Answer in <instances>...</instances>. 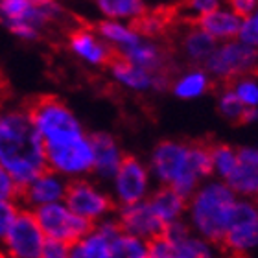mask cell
<instances>
[{
    "mask_svg": "<svg viewBox=\"0 0 258 258\" xmlns=\"http://www.w3.org/2000/svg\"><path fill=\"white\" fill-rule=\"evenodd\" d=\"M0 164L21 190L48 170L44 142L26 109L0 113Z\"/></svg>",
    "mask_w": 258,
    "mask_h": 258,
    "instance_id": "cell-1",
    "label": "cell"
},
{
    "mask_svg": "<svg viewBox=\"0 0 258 258\" xmlns=\"http://www.w3.org/2000/svg\"><path fill=\"white\" fill-rule=\"evenodd\" d=\"M150 173L162 186H170L184 199H190L201 186V181L212 175L210 148L164 140L151 153Z\"/></svg>",
    "mask_w": 258,
    "mask_h": 258,
    "instance_id": "cell-2",
    "label": "cell"
},
{
    "mask_svg": "<svg viewBox=\"0 0 258 258\" xmlns=\"http://www.w3.org/2000/svg\"><path fill=\"white\" fill-rule=\"evenodd\" d=\"M238 196L225 181L201 183L196 194L188 199V223L194 234L210 243H223L238 203Z\"/></svg>",
    "mask_w": 258,
    "mask_h": 258,
    "instance_id": "cell-3",
    "label": "cell"
},
{
    "mask_svg": "<svg viewBox=\"0 0 258 258\" xmlns=\"http://www.w3.org/2000/svg\"><path fill=\"white\" fill-rule=\"evenodd\" d=\"M44 146L63 144L85 135L83 125L69 105L55 96H39L26 107Z\"/></svg>",
    "mask_w": 258,
    "mask_h": 258,
    "instance_id": "cell-4",
    "label": "cell"
},
{
    "mask_svg": "<svg viewBox=\"0 0 258 258\" xmlns=\"http://www.w3.org/2000/svg\"><path fill=\"white\" fill-rule=\"evenodd\" d=\"M48 170L64 177L67 181L83 179V175L94 170V151H92L91 137L69 140L63 144L44 146Z\"/></svg>",
    "mask_w": 258,
    "mask_h": 258,
    "instance_id": "cell-5",
    "label": "cell"
},
{
    "mask_svg": "<svg viewBox=\"0 0 258 258\" xmlns=\"http://www.w3.org/2000/svg\"><path fill=\"white\" fill-rule=\"evenodd\" d=\"M258 64V50L251 48L242 41H227L220 43L214 54L205 63V70L216 80H238L249 76Z\"/></svg>",
    "mask_w": 258,
    "mask_h": 258,
    "instance_id": "cell-6",
    "label": "cell"
},
{
    "mask_svg": "<svg viewBox=\"0 0 258 258\" xmlns=\"http://www.w3.org/2000/svg\"><path fill=\"white\" fill-rule=\"evenodd\" d=\"M33 214L46 240H57L69 245L81 240L92 229V223L74 214L64 201L39 207L33 210Z\"/></svg>",
    "mask_w": 258,
    "mask_h": 258,
    "instance_id": "cell-7",
    "label": "cell"
},
{
    "mask_svg": "<svg viewBox=\"0 0 258 258\" xmlns=\"http://www.w3.org/2000/svg\"><path fill=\"white\" fill-rule=\"evenodd\" d=\"M44 236L33 210H21L10 232L2 240V251L8 258H41Z\"/></svg>",
    "mask_w": 258,
    "mask_h": 258,
    "instance_id": "cell-8",
    "label": "cell"
},
{
    "mask_svg": "<svg viewBox=\"0 0 258 258\" xmlns=\"http://www.w3.org/2000/svg\"><path fill=\"white\" fill-rule=\"evenodd\" d=\"M64 203L69 209L89 223L107 220L109 212L113 210V199L107 192L98 188L96 184L87 179L70 181Z\"/></svg>",
    "mask_w": 258,
    "mask_h": 258,
    "instance_id": "cell-9",
    "label": "cell"
},
{
    "mask_svg": "<svg viewBox=\"0 0 258 258\" xmlns=\"http://www.w3.org/2000/svg\"><path fill=\"white\" fill-rule=\"evenodd\" d=\"M231 253L249 254L258 251V203L253 199H238L232 223L223 240Z\"/></svg>",
    "mask_w": 258,
    "mask_h": 258,
    "instance_id": "cell-10",
    "label": "cell"
},
{
    "mask_svg": "<svg viewBox=\"0 0 258 258\" xmlns=\"http://www.w3.org/2000/svg\"><path fill=\"white\" fill-rule=\"evenodd\" d=\"M151 173L137 157H125L113 179V194L122 207L146 201L150 198Z\"/></svg>",
    "mask_w": 258,
    "mask_h": 258,
    "instance_id": "cell-11",
    "label": "cell"
},
{
    "mask_svg": "<svg viewBox=\"0 0 258 258\" xmlns=\"http://www.w3.org/2000/svg\"><path fill=\"white\" fill-rule=\"evenodd\" d=\"M118 225L124 234L140 238L144 242H151L155 238H161L166 231V225L162 223L151 210L148 199L135 205H125L118 212Z\"/></svg>",
    "mask_w": 258,
    "mask_h": 258,
    "instance_id": "cell-12",
    "label": "cell"
},
{
    "mask_svg": "<svg viewBox=\"0 0 258 258\" xmlns=\"http://www.w3.org/2000/svg\"><path fill=\"white\" fill-rule=\"evenodd\" d=\"M120 234L122 229L116 220L100 221L81 240L70 245V258H109L113 242Z\"/></svg>",
    "mask_w": 258,
    "mask_h": 258,
    "instance_id": "cell-13",
    "label": "cell"
},
{
    "mask_svg": "<svg viewBox=\"0 0 258 258\" xmlns=\"http://www.w3.org/2000/svg\"><path fill=\"white\" fill-rule=\"evenodd\" d=\"M69 183L70 181L57 175L55 172L46 170L39 177L33 179L26 188H22L21 196L26 201V205H30L32 210H35L39 207H46V205L64 201V196H67V190H69Z\"/></svg>",
    "mask_w": 258,
    "mask_h": 258,
    "instance_id": "cell-14",
    "label": "cell"
},
{
    "mask_svg": "<svg viewBox=\"0 0 258 258\" xmlns=\"http://www.w3.org/2000/svg\"><path fill=\"white\" fill-rule=\"evenodd\" d=\"M162 236L172 243L173 258H214V243L194 234L186 221H177L166 227Z\"/></svg>",
    "mask_w": 258,
    "mask_h": 258,
    "instance_id": "cell-15",
    "label": "cell"
},
{
    "mask_svg": "<svg viewBox=\"0 0 258 258\" xmlns=\"http://www.w3.org/2000/svg\"><path fill=\"white\" fill-rule=\"evenodd\" d=\"M109 69L113 72L114 80L118 81L120 85L131 89V91H150V89L164 91L170 85L168 72L151 74L148 70L140 69L137 64H131L124 57H120L118 52H116V57L113 59V63L109 64Z\"/></svg>",
    "mask_w": 258,
    "mask_h": 258,
    "instance_id": "cell-16",
    "label": "cell"
},
{
    "mask_svg": "<svg viewBox=\"0 0 258 258\" xmlns=\"http://www.w3.org/2000/svg\"><path fill=\"white\" fill-rule=\"evenodd\" d=\"M69 46L78 57L91 64H111L116 57V50L107 46L89 28H74L69 35Z\"/></svg>",
    "mask_w": 258,
    "mask_h": 258,
    "instance_id": "cell-17",
    "label": "cell"
},
{
    "mask_svg": "<svg viewBox=\"0 0 258 258\" xmlns=\"http://www.w3.org/2000/svg\"><path fill=\"white\" fill-rule=\"evenodd\" d=\"M91 142L92 151H94V170L92 172L103 181H113L125 159L122 155L118 142L109 133L91 135Z\"/></svg>",
    "mask_w": 258,
    "mask_h": 258,
    "instance_id": "cell-18",
    "label": "cell"
},
{
    "mask_svg": "<svg viewBox=\"0 0 258 258\" xmlns=\"http://www.w3.org/2000/svg\"><path fill=\"white\" fill-rule=\"evenodd\" d=\"M116 52H118L120 57H124V59L129 61L131 64H137L140 69L148 70L151 74L168 72L166 52L155 43H150V41H142V39H140L139 43L133 44V46L120 48V50H116Z\"/></svg>",
    "mask_w": 258,
    "mask_h": 258,
    "instance_id": "cell-19",
    "label": "cell"
},
{
    "mask_svg": "<svg viewBox=\"0 0 258 258\" xmlns=\"http://www.w3.org/2000/svg\"><path fill=\"white\" fill-rule=\"evenodd\" d=\"M148 203L157 218L166 227L183 221V216L188 210V199H184L181 194H177L170 186H162V188L155 190L148 198Z\"/></svg>",
    "mask_w": 258,
    "mask_h": 258,
    "instance_id": "cell-20",
    "label": "cell"
},
{
    "mask_svg": "<svg viewBox=\"0 0 258 258\" xmlns=\"http://www.w3.org/2000/svg\"><path fill=\"white\" fill-rule=\"evenodd\" d=\"M242 17H238L232 10L221 6L214 13L199 19L198 26L205 30L212 39H216L218 43H227V41L238 39L240 30H242Z\"/></svg>",
    "mask_w": 258,
    "mask_h": 258,
    "instance_id": "cell-21",
    "label": "cell"
},
{
    "mask_svg": "<svg viewBox=\"0 0 258 258\" xmlns=\"http://www.w3.org/2000/svg\"><path fill=\"white\" fill-rule=\"evenodd\" d=\"M218 41L212 39L209 33L201 30L199 26L188 28L181 37V50H183L184 57L192 63H207L209 57L214 54L218 48Z\"/></svg>",
    "mask_w": 258,
    "mask_h": 258,
    "instance_id": "cell-22",
    "label": "cell"
},
{
    "mask_svg": "<svg viewBox=\"0 0 258 258\" xmlns=\"http://www.w3.org/2000/svg\"><path fill=\"white\" fill-rule=\"evenodd\" d=\"M210 89V76L205 69H190L172 83L173 94L181 100H196Z\"/></svg>",
    "mask_w": 258,
    "mask_h": 258,
    "instance_id": "cell-23",
    "label": "cell"
},
{
    "mask_svg": "<svg viewBox=\"0 0 258 258\" xmlns=\"http://www.w3.org/2000/svg\"><path fill=\"white\" fill-rule=\"evenodd\" d=\"M231 190L242 199H258V168L240 162L232 175L225 181Z\"/></svg>",
    "mask_w": 258,
    "mask_h": 258,
    "instance_id": "cell-24",
    "label": "cell"
},
{
    "mask_svg": "<svg viewBox=\"0 0 258 258\" xmlns=\"http://www.w3.org/2000/svg\"><path fill=\"white\" fill-rule=\"evenodd\" d=\"M98 8L109 21L131 19L137 21L146 13L144 0H96Z\"/></svg>",
    "mask_w": 258,
    "mask_h": 258,
    "instance_id": "cell-25",
    "label": "cell"
},
{
    "mask_svg": "<svg viewBox=\"0 0 258 258\" xmlns=\"http://www.w3.org/2000/svg\"><path fill=\"white\" fill-rule=\"evenodd\" d=\"M96 32L102 35L105 41L120 48L133 46L140 41V35L135 32L131 26H125L118 21H102L96 24Z\"/></svg>",
    "mask_w": 258,
    "mask_h": 258,
    "instance_id": "cell-26",
    "label": "cell"
},
{
    "mask_svg": "<svg viewBox=\"0 0 258 258\" xmlns=\"http://www.w3.org/2000/svg\"><path fill=\"white\" fill-rule=\"evenodd\" d=\"M210 157H212V173L218 175L220 181H227L240 164L238 150L227 144H218L210 148Z\"/></svg>",
    "mask_w": 258,
    "mask_h": 258,
    "instance_id": "cell-27",
    "label": "cell"
},
{
    "mask_svg": "<svg viewBox=\"0 0 258 258\" xmlns=\"http://www.w3.org/2000/svg\"><path fill=\"white\" fill-rule=\"evenodd\" d=\"M148 251H150V242L122 232L113 242L109 258H148Z\"/></svg>",
    "mask_w": 258,
    "mask_h": 258,
    "instance_id": "cell-28",
    "label": "cell"
},
{
    "mask_svg": "<svg viewBox=\"0 0 258 258\" xmlns=\"http://www.w3.org/2000/svg\"><path fill=\"white\" fill-rule=\"evenodd\" d=\"M168 26V17L164 13H144L142 17H139L137 21H133L131 28L139 33L140 37H157L164 32V28Z\"/></svg>",
    "mask_w": 258,
    "mask_h": 258,
    "instance_id": "cell-29",
    "label": "cell"
},
{
    "mask_svg": "<svg viewBox=\"0 0 258 258\" xmlns=\"http://www.w3.org/2000/svg\"><path fill=\"white\" fill-rule=\"evenodd\" d=\"M218 109H220L221 116L231 120V122H243L245 114H247L245 105L238 100V96L234 94L232 89H225L220 94V98H218Z\"/></svg>",
    "mask_w": 258,
    "mask_h": 258,
    "instance_id": "cell-30",
    "label": "cell"
},
{
    "mask_svg": "<svg viewBox=\"0 0 258 258\" xmlns=\"http://www.w3.org/2000/svg\"><path fill=\"white\" fill-rule=\"evenodd\" d=\"M234 94L238 96V100L245 105V109H254L258 107V78L254 76H242L234 80L231 87Z\"/></svg>",
    "mask_w": 258,
    "mask_h": 258,
    "instance_id": "cell-31",
    "label": "cell"
},
{
    "mask_svg": "<svg viewBox=\"0 0 258 258\" xmlns=\"http://www.w3.org/2000/svg\"><path fill=\"white\" fill-rule=\"evenodd\" d=\"M19 214H21V209H19L15 199H4V201H0V242L10 232V229L13 227Z\"/></svg>",
    "mask_w": 258,
    "mask_h": 258,
    "instance_id": "cell-32",
    "label": "cell"
},
{
    "mask_svg": "<svg viewBox=\"0 0 258 258\" xmlns=\"http://www.w3.org/2000/svg\"><path fill=\"white\" fill-rule=\"evenodd\" d=\"M223 0H183L184 11L194 19H203V17L214 13L216 10L221 8Z\"/></svg>",
    "mask_w": 258,
    "mask_h": 258,
    "instance_id": "cell-33",
    "label": "cell"
},
{
    "mask_svg": "<svg viewBox=\"0 0 258 258\" xmlns=\"http://www.w3.org/2000/svg\"><path fill=\"white\" fill-rule=\"evenodd\" d=\"M238 41L258 50V10L242 21V30H240Z\"/></svg>",
    "mask_w": 258,
    "mask_h": 258,
    "instance_id": "cell-34",
    "label": "cell"
},
{
    "mask_svg": "<svg viewBox=\"0 0 258 258\" xmlns=\"http://www.w3.org/2000/svg\"><path fill=\"white\" fill-rule=\"evenodd\" d=\"M17 196H21V188L17 186V183L13 181L8 170L0 164V201L4 199H15Z\"/></svg>",
    "mask_w": 258,
    "mask_h": 258,
    "instance_id": "cell-35",
    "label": "cell"
},
{
    "mask_svg": "<svg viewBox=\"0 0 258 258\" xmlns=\"http://www.w3.org/2000/svg\"><path fill=\"white\" fill-rule=\"evenodd\" d=\"M2 26H6L13 35L21 39H26V41H35L39 39V30L33 28L32 24H26V22H2Z\"/></svg>",
    "mask_w": 258,
    "mask_h": 258,
    "instance_id": "cell-36",
    "label": "cell"
},
{
    "mask_svg": "<svg viewBox=\"0 0 258 258\" xmlns=\"http://www.w3.org/2000/svg\"><path fill=\"white\" fill-rule=\"evenodd\" d=\"M41 258H70V245L57 240H46Z\"/></svg>",
    "mask_w": 258,
    "mask_h": 258,
    "instance_id": "cell-37",
    "label": "cell"
},
{
    "mask_svg": "<svg viewBox=\"0 0 258 258\" xmlns=\"http://www.w3.org/2000/svg\"><path fill=\"white\" fill-rule=\"evenodd\" d=\"M148 258H173L172 243L168 242L164 236L151 240L150 251H148Z\"/></svg>",
    "mask_w": 258,
    "mask_h": 258,
    "instance_id": "cell-38",
    "label": "cell"
},
{
    "mask_svg": "<svg viewBox=\"0 0 258 258\" xmlns=\"http://www.w3.org/2000/svg\"><path fill=\"white\" fill-rule=\"evenodd\" d=\"M227 8L234 11L238 17L245 19L258 10V0H227Z\"/></svg>",
    "mask_w": 258,
    "mask_h": 258,
    "instance_id": "cell-39",
    "label": "cell"
},
{
    "mask_svg": "<svg viewBox=\"0 0 258 258\" xmlns=\"http://www.w3.org/2000/svg\"><path fill=\"white\" fill-rule=\"evenodd\" d=\"M238 157H240V162H243V164L258 168V148L245 146L242 150H238Z\"/></svg>",
    "mask_w": 258,
    "mask_h": 258,
    "instance_id": "cell-40",
    "label": "cell"
},
{
    "mask_svg": "<svg viewBox=\"0 0 258 258\" xmlns=\"http://www.w3.org/2000/svg\"><path fill=\"white\" fill-rule=\"evenodd\" d=\"M243 122H251V124H258V107L249 109L247 114H245V120Z\"/></svg>",
    "mask_w": 258,
    "mask_h": 258,
    "instance_id": "cell-41",
    "label": "cell"
},
{
    "mask_svg": "<svg viewBox=\"0 0 258 258\" xmlns=\"http://www.w3.org/2000/svg\"><path fill=\"white\" fill-rule=\"evenodd\" d=\"M6 92H8V81L4 80V76L0 72V103H2V100L6 98Z\"/></svg>",
    "mask_w": 258,
    "mask_h": 258,
    "instance_id": "cell-42",
    "label": "cell"
},
{
    "mask_svg": "<svg viewBox=\"0 0 258 258\" xmlns=\"http://www.w3.org/2000/svg\"><path fill=\"white\" fill-rule=\"evenodd\" d=\"M0 258H8V256L4 254V251H0Z\"/></svg>",
    "mask_w": 258,
    "mask_h": 258,
    "instance_id": "cell-43",
    "label": "cell"
},
{
    "mask_svg": "<svg viewBox=\"0 0 258 258\" xmlns=\"http://www.w3.org/2000/svg\"><path fill=\"white\" fill-rule=\"evenodd\" d=\"M256 203H258V199H256Z\"/></svg>",
    "mask_w": 258,
    "mask_h": 258,
    "instance_id": "cell-44",
    "label": "cell"
}]
</instances>
